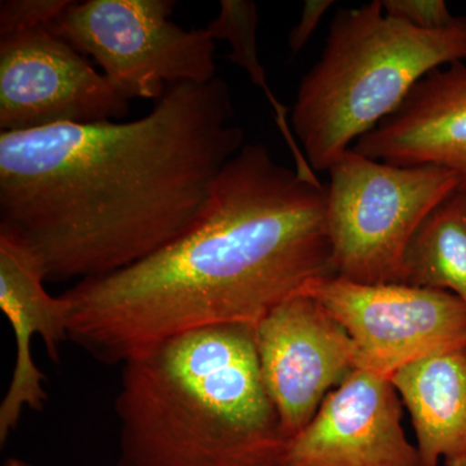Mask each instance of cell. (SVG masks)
<instances>
[{
    "instance_id": "2e32d148",
    "label": "cell",
    "mask_w": 466,
    "mask_h": 466,
    "mask_svg": "<svg viewBox=\"0 0 466 466\" xmlns=\"http://www.w3.org/2000/svg\"><path fill=\"white\" fill-rule=\"evenodd\" d=\"M70 3L69 0H3L0 38L54 25Z\"/></svg>"
},
{
    "instance_id": "5b68a950",
    "label": "cell",
    "mask_w": 466,
    "mask_h": 466,
    "mask_svg": "<svg viewBox=\"0 0 466 466\" xmlns=\"http://www.w3.org/2000/svg\"><path fill=\"white\" fill-rule=\"evenodd\" d=\"M327 218L336 276L398 284L408 244L425 218L456 189L446 168L398 167L349 149L329 168Z\"/></svg>"
},
{
    "instance_id": "6da1fadb",
    "label": "cell",
    "mask_w": 466,
    "mask_h": 466,
    "mask_svg": "<svg viewBox=\"0 0 466 466\" xmlns=\"http://www.w3.org/2000/svg\"><path fill=\"white\" fill-rule=\"evenodd\" d=\"M225 79L168 88L130 122L0 134V228L46 280L97 278L188 232L245 146Z\"/></svg>"
},
{
    "instance_id": "4fadbf2b",
    "label": "cell",
    "mask_w": 466,
    "mask_h": 466,
    "mask_svg": "<svg viewBox=\"0 0 466 466\" xmlns=\"http://www.w3.org/2000/svg\"><path fill=\"white\" fill-rule=\"evenodd\" d=\"M412 419L422 466H466V346L391 377Z\"/></svg>"
},
{
    "instance_id": "ba28073f",
    "label": "cell",
    "mask_w": 466,
    "mask_h": 466,
    "mask_svg": "<svg viewBox=\"0 0 466 466\" xmlns=\"http://www.w3.org/2000/svg\"><path fill=\"white\" fill-rule=\"evenodd\" d=\"M126 99L51 26L0 38L2 133L124 118Z\"/></svg>"
},
{
    "instance_id": "8992f818",
    "label": "cell",
    "mask_w": 466,
    "mask_h": 466,
    "mask_svg": "<svg viewBox=\"0 0 466 466\" xmlns=\"http://www.w3.org/2000/svg\"><path fill=\"white\" fill-rule=\"evenodd\" d=\"M170 0L72 2L52 29L90 55L126 99H161L167 86L217 78L216 41L170 20Z\"/></svg>"
},
{
    "instance_id": "9a60e30c",
    "label": "cell",
    "mask_w": 466,
    "mask_h": 466,
    "mask_svg": "<svg viewBox=\"0 0 466 466\" xmlns=\"http://www.w3.org/2000/svg\"><path fill=\"white\" fill-rule=\"evenodd\" d=\"M258 21V7L256 3L250 0H222L219 14L208 24L207 30L214 41L229 43L231 52L227 55V58L242 67L250 76L251 81L265 92L267 99L274 108L279 128L296 158L297 171L302 177L315 180L318 177L317 173L309 167L288 124V109L276 99L267 82L265 67L260 64L257 45Z\"/></svg>"
},
{
    "instance_id": "30bf717a",
    "label": "cell",
    "mask_w": 466,
    "mask_h": 466,
    "mask_svg": "<svg viewBox=\"0 0 466 466\" xmlns=\"http://www.w3.org/2000/svg\"><path fill=\"white\" fill-rule=\"evenodd\" d=\"M401 404L389 377L358 368L291 438L285 466H422L401 428Z\"/></svg>"
},
{
    "instance_id": "3957f363",
    "label": "cell",
    "mask_w": 466,
    "mask_h": 466,
    "mask_svg": "<svg viewBox=\"0 0 466 466\" xmlns=\"http://www.w3.org/2000/svg\"><path fill=\"white\" fill-rule=\"evenodd\" d=\"M115 412V466H285L290 440L251 325L191 330L134 355Z\"/></svg>"
},
{
    "instance_id": "277c9868",
    "label": "cell",
    "mask_w": 466,
    "mask_h": 466,
    "mask_svg": "<svg viewBox=\"0 0 466 466\" xmlns=\"http://www.w3.org/2000/svg\"><path fill=\"white\" fill-rule=\"evenodd\" d=\"M466 58V16L437 30L388 16L382 0L334 15L320 58L300 82L290 124L312 170L328 171L437 67Z\"/></svg>"
},
{
    "instance_id": "7c38bea8",
    "label": "cell",
    "mask_w": 466,
    "mask_h": 466,
    "mask_svg": "<svg viewBox=\"0 0 466 466\" xmlns=\"http://www.w3.org/2000/svg\"><path fill=\"white\" fill-rule=\"evenodd\" d=\"M355 152L398 167L433 165L451 171L466 192V66L437 67L370 133Z\"/></svg>"
},
{
    "instance_id": "8fae6325",
    "label": "cell",
    "mask_w": 466,
    "mask_h": 466,
    "mask_svg": "<svg viewBox=\"0 0 466 466\" xmlns=\"http://www.w3.org/2000/svg\"><path fill=\"white\" fill-rule=\"evenodd\" d=\"M41 260L23 241L0 228V309L16 339V363L7 394L0 404V443L17 428L24 410H42L47 400L46 377L33 361L32 339L39 336L51 360L69 341L72 305L66 296L54 297L45 288Z\"/></svg>"
},
{
    "instance_id": "d6986e66",
    "label": "cell",
    "mask_w": 466,
    "mask_h": 466,
    "mask_svg": "<svg viewBox=\"0 0 466 466\" xmlns=\"http://www.w3.org/2000/svg\"><path fill=\"white\" fill-rule=\"evenodd\" d=\"M3 466H36L33 465L32 462L25 461V460L18 458H9L5 460V465Z\"/></svg>"
},
{
    "instance_id": "7a4b0ae2",
    "label": "cell",
    "mask_w": 466,
    "mask_h": 466,
    "mask_svg": "<svg viewBox=\"0 0 466 466\" xmlns=\"http://www.w3.org/2000/svg\"><path fill=\"white\" fill-rule=\"evenodd\" d=\"M327 188L245 144L218 175L196 225L134 265L78 281L69 341L104 364L179 334L256 327L276 306L334 278Z\"/></svg>"
},
{
    "instance_id": "9c48e42d",
    "label": "cell",
    "mask_w": 466,
    "mask_h": 466,
    "mask_svg": "<svg viewBox=\"0 0 466 466\" xmlns=\"http://www.w3.org/2000/svg\"><path fill=\"white\" fill-rule=\"evenodd\" d=\"M254 336L263 383L291 440L358 370L357 350L345 328L308 294L276 306Z\"/></svg>"
},
{
    "instance_id": "ac0fdd59",
    "label": "cell",
    "mask_w": 466,
    "mask_h": 466,
    "mask_svg": "<svg viewBox=\"0 0 466 466\" xmlns=\"http://www.w3.org/2000/svg\"><path fill=\"white\" fill-rule=\"evenodd\" d=\"M334 5L333 0H308L303 5L302 14L297 25L291 29L288 45L291 54L297 55L305 48L312 34L320 24L325 12Z\"/></svg>"
},
{
    "instance_id": "52a82bcc",
    "label": "cell",
    "mask_w": 466,
    "mask_h": 466,
    "mask_svg": "<svg viewBox=\"0 0 466 466\" xmlns=\"http://www.w3.org/2000/svg\"><path fill=\"white\" fill-rule=\"evenodd\" d=\"M306 294L345 328L358 368L389 379L410 364L466 346V305L450 291L334 276Z\"/></svg>"
},
{
    "instance_id": "e0dca14e",
    "label": "cell",
    "mask_w": 466,
    "mask_h": 466,
    "mask_svg": "<svg viewBox=\"0 0 466 466\" xmlns=\"http://www.w3.org/2000/svg\"><path fill=\"white\" fill-rule=\"evenodd\" d=\"M382 7L388 16L422 30L441 29L456 17L443 0H382Z\"/></svg>"
},
{
    "instance_id": "5bb4252c",
    "label": "cell",
    "mask_w": 466,
    "mask_h": 466,
    "mask_svg": "<svg viewBox=\"0 0 466 466\" xmlns=\"http://www.w3.org/2000/svg\"><path fill=\"white\" fill-rule=\"evenodd\" d=\"M398 284L450 291L466 305V192L456 189L410 238Z\"/></svg>"
}]
</instances>
